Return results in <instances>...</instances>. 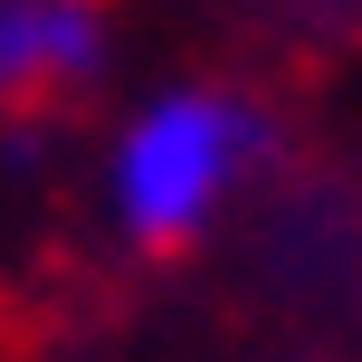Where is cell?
Segmentation results:
<instances>
[{
	"instance_id": "cell-1",
	"label": "cell",
	"mask_w": 362,
	"mask_h": 362,
	"mask_svg": "<svg viewBox=\"0 0 362 362\" xmlns=\"http://www.w3.org/2000/svg\"><path fill=\"white\" fill-rule=\"evenodd\" d=\"M248 105H229V95L210 86H181L163 105L134 115L124 153H115V210H124V229L144 238L153 257L191 248L200 219H210V200L229 191L238 153H248Z\"/></svg>"
},
{
	"instance_id": "cell-2",
	"label": "cell",
	"mask_w": 362,
	"mask_h": 362,
	"mask_svg": "<svg viewBox=\"0 0 362 362\" xmlns=\"http://www.w3.org/2000/svg\"><path fill=\"white\" fill-rule=\"evenodd\" d=\"M105 29L86 0H0V105H48V95L86 86Z\"/></svg>"
}]
</instances>
